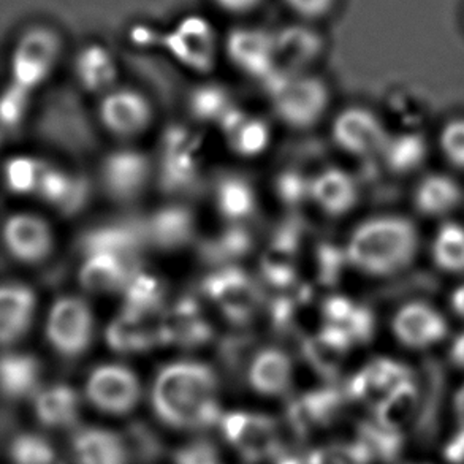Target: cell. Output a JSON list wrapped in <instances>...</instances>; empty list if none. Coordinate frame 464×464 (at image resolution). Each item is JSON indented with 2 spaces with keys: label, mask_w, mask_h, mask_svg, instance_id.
Listing matches in <instances>:
<instances>
[{
  "label": "cell",
  "mask_w": 464,
  "mask_h": 464,
  "mask_svg": "<svg viewBox=\"0 0 464 464\" xmlns=\"http://www.w3.org/2000/svg\"><path fill=\"white\" fill-rule=\"evenodd\" d=\"M151 402L159 420L176 430L214 427L224 415L214 371L190 360L173 362L157 372Z\"/></svg>",
  "instance_id": "6da1fadb"
},
{
  "label": "cell",
  "mask_w": 464,
  "mask_h": 464,
  "mask_svg": "<svg viewBox=\"0 0 464 464\" xmlns=\"http://www.w3.org/2000/svg\"><path fill=\"white\" fill-rule=\"evenodd\" d=\"M419 249V233L401 216H379L364 220L347 243V258L371 276H390L404 270Z\"/></svg>",
  "instance_id": "7a4b0ae2"
},
{
  "label": "cell",
  "mask_w": 464,
  "mask_h": 464,
  "mask_svg": "<svg viewBox=\"0 0 464 464\" xmlns=\"http://www.w3.org/2000/svg\"><path fill=\"white\" fill-rule=\"evenodd\" d=\"M220 431L228 446L249 463L279 457L281 434L276 420L249 411H230L220 419Z\"/></svg>",
  "instance_id": "3957f363"
},
{
  "label": "cell",
  "mask_w": 464,
  "mask_h": 464,
  "mask_svg": "<svg viewBox=\"0 0 464 464\" xmlns=\"http://www.w3.org/2000/svg\"><path fill=\"white\" fill-rule=\"evenodd\" d=\"M279 118L295 129H306L322 118L328 105V91L314 76H271Z\"/></svg>",
  "instance_id": "277c9868"
},
{
  "label": "cell",
  "mask_w": 464,
  "mask_h": 464,
  "mask_svg": "<svg viewBox=\"0 0 464 464\" xmlns=\"http://www.w3.org/2000/svg\"><path fill=\"white\" fill-rule=\"evenodd\" d=\"M84 396L102 414L121 417L139 406L141 383L139 376L124 364H101L89 374Z\"/></svg>",
  "instance_id": "5b68a950"
},
{
  "label": "cell",
  "mask_w": 464,
  "mask_h": 464,
  "mask_svg": "<svg viewBox=\"0 0 464 464\" xmlns=\"http://www.w3.org/2000/svg\"><path fill=\"white\" fill-rule=\"evenodd\" d=\"M46 338L63 357H80L94 336V315L88 303L76 296L57 300L46 319Z\"/></svg>",
  "instance_id": "8992f818"
},
{
  "label": "cell",
  "mask_w": 464,
  "mask_h": 464,
  "mask_svg": "<svg viewBox=\"0 0 464 464\" xmlns=\"http://www.w3.org/2000/svg\"><path fill=\"white\" fill-rule=\"evenodd\" d=\"M61 53V38L56 32L38 25L24 32L19 38L12 59L14 84L31 89L38 86L56 63Z\"/></svg>",
  "instance_id": "52a82bcc"
},
{
  "label": "cell",
  "mask_w": 464,
  "mask_h": 464,
  "mask_svg": "<svg viewBox=\"0 0 464 464\" xmlns=\"http://www.w3.org/2000/svg\"><path fill=\"white\" fill-rule=\"evenodd\" d=\"M333 137L338 146L352 156L382 154L390 135L376 114L364 108H349L333 124Z\"/></svg>",
  "instance_id": "ba28073f"
},
{
  "label": "cell",
  "mask_w": 464,
  "mask_h": 464,
  "mask_svg": "<svg viewBox=\"0 0 464 464\" xmlns=\"http://www.w3.org/2000/svg\"><path fill=\"white\" fill-rule=\"evenodd\" d=\"M392 330L409 349H428L446 338L449 325L438 309L427 303L412 302L396 311Z\"/></svg>",
  "instance_id": "9c48e42d"
},
{
  "label": "cell",
  "mask_w": 464,
  "mask_h": 464,
  "mask_svg": "<svg viewBox=\"0 0 464 464\" xmlns=\"http://www.w3.org/2000/svg\"><path fill=\"white\" fill-rule=\"evenodd\" d=\"M151 176L148 157L137 151H118L108 156L102 167V184L107 194L120 201L137 198Z\"/></svg>",
  "instance_id": "30bf717a"
},
{
  "label": "cell",
  "mask_w": 464,
  "mask_h": 464,
  "mask_svg": "<svg viewBox=\"0 0 464 464\" xmlns=\"http://www.w3.org/2000/svg\"><path fill=\"white\" fill-rule=\"evenodd\" d=\"M233 63L249 75L270 78L275 73V34L257 27H239L227 40Z\"/></svg>",
  "instance_id": "8fae6325"
},
{
  "label": "cell",
  "mask_w": 464,
  "mask_h": 464,
  "mask_svg": "<svg viewBox=\"0 0 464 464\" xmlns=\"http://www.w3.org/2000/svg\"><path fill=\"white\" fill-rule=\"evenodd\" d=\"M4 239L12 257L23 264H38L50 256L53 233L44 219L32 214H14L5 222Z\"/></svg>",
  "instance_id": "7c38bea8"
},
{
  "label": "cell",
  "mask_w": 464,
  "mask_h": 464,
  "mask_svg": "<svg viewBox=\"0 0 464 464\" xmlns=\"http://www.w3.org/2000/svg\"><path fill=\"white\" fill-rule=\"evenodd\" d=\"M322 50V38L308 25H294L275 34V73L298 75ZM270 76V78H271Z\"/></svg>",
  "instance_id": "4fadbf2b"
},
{
  "label": "cell",
  "mask_w": 464,
  "mask_h": 464,
  "mask_svg": "<svg viewBox=\"0 0 464 464\" xmlns=\"http://www.w3.org/2000/svg\"><path fill=\"white\" fill-rule=\"evenodd\" d=\"M101 116L110 132L120 137H132L150 124L151 107L139 92L120 89L103 99Z\"/></svg>",
  "instance_id": "5bb4252c"
},
{
  "label": "cell",
  "mask_w": 464,
  "mask_h": 464,
  "mask_svg": "<svg viewBox=\"0 0 464 464\" xmlns=\"http://www.w3.org/2000/svg\"><path fill=\"white\" fill-rule=\"evenodd\" d=\"M70 452L73 464H129L126 442L108 428L88 427L76 431Z\"/></svg>",
  "instance_id": "9a60e30c"
},
{
  "label": "cell",
  "mask_w": 464,
  "mask_h": 464,
  "mask_svg": "<svg viewBox=\"0 0 464 464\" xmlns=\"http://www.w3.org/2000/svg\"><path fill=\"white\" fill-rule=\"evenodd\" d=\"M169 51L181 63L195 69L208 70L213 63L214 32L207 21L188 18L167 38Z\"/></svg>",
  "instance_id": "2e32d148"
},
{
  "label": "cell",
  "mask_w": 464,
  "mask_h": 464,
  "mask_svg": "<svg viewBox=\"0 0 464 464\" xmlns=\"http://www.w3.org/2000/svg\"><path fill=\"white\" fill-rule=\"evenodd\" d=\"M247 381L258 395L276 398L289 392L294 381V364L281 349H264L252 358Z\"/></svg>",
  "instance_id": "e0dca14e"
},
{
  "label": "cell",
  "mask_w": 464,
  "mask_h": 464,
  "mask_svg": "<svg viewBox=\"0 0 464 464\" xmlns=\"http://www.w3.org/2000/svg\"><path fill=\"white\" fill-rule=\"evenodd\" d=\"M35 314V295L23 284H5L0 292V339L13 344L23 338Z\"/></svg>",
  "instance_id": "ac0fdd59"
},
{
  "label": "cell",
  "mask_w": 464,
  "mask_h": 464,
  "mask_svg": "<svg viewBox=\"0 0 464 464\" xmlns=\"http://www.w3.org/2000/svg\"><path fill=\"white\" fill-rule=\"evenodd\" d=\"M80 395L67 383H54L34 395V414L46 428L63 430L75 423L80 415Z\"/></svg>",
  "instance_id": "d6986e66"
},
{
  "label": "cell",
  "mask_w": 464,
  "mask_h": 464,
  "mask_svg": "<svg viewBox=\"0 0 464 464\" xmlns=\"http://www.w3.org/2000/svg\"><path fill=\"white\" fill-rule=\"evenodd\" d=\"M309 195L326 214L341 216L355 207L357 184L343 169H328L314 178Z\"/></svg>",
  "instance_id": "ffe728a7"
},
{
  "label": "cell",
  "mask_w": 464,
  "mask_h": 464,
  "mask_svg": "<svg viewBox=\"0 0 464 464\" xmlns=\"http://www.w3.org/2000/svg\"><path fill=\"white\" fill-rule=\"evenodd\" d=\"M129 264V260L111 254H89L80 273V283L92 294L126 289L133 277Z\"/></svg>",
  "instance_id": "44dd1931"
},
{
  "label": "cell",
  "mask_w": 464,
  "mask_h": 464,
  "mask_svg": "<svg viewBox=\"0 0 464 464\" xmlns=\"http://www.w3.org/2000/svg\"><path fill=\"white\" fill-rule=\"evenodd\" d=\"M343 408V396L333 390H319L303 395L290 408V419L296 430L308 433L311 428L330 425Z\"/></svg>",
  "instance_id": "7402d4cb"
},
{
  "label": "cell",
  "mask_w": 464,
  "mask_h": 464,
  "mask_svg": "<svg viewBox=\"0 0 464 464\" xmlns=\"http://www.w3.org/2000/svg\"><path fill=\"white\" fill-rule=\"evenodd\" d=\"M145 232L159 247L175 249L186 245L192 237L194 220L186 208H163L152 216Z\"/></svg>",
  "instance_id": "603a6c76"
},
{
  "label": "cell",
  "mask_w": 464,
  "mask_h": 464,
  "mask_svg": "<svg viewBox=\"0 0 464 464\" xmlns=\"http://www.w3.org/2000/svg\"><path fill=\"white\" fill-rule=\"evenodd\" d=\"M461 188L450 176L430 175L415 188V207L427 216H446L459 207Z\"/></svg>",
  "instance_id": "cb8c5ba5"
},
{
  "label": "cell",
  "mask_w": 464,
  "mask_h": 464,
  "mask_svg": "<svg viewBox=\"0 0 464 464\" xmlns=\"http://www.w3.org/2000/svg\"><path fill=\"white\" fill-rule=\"evenodd\" d=\"M417 409V389L412 383H401L389 396H385V400L377 404L376 423L383 430L402 434V430L414 420Z\"/></svg>",
  "instance_id": "d4e9b609"
},
{
  "label": "cell",
  "mask_w": 464,
  "mask_h": 464,
  "mask_svg": "<svg viewBox=\"0 0 464 464\" xmlns=\"http://www.w3.org/2000/svg\"><path fill=\"white\" fill-rule=\"evenodd\" d=\"M40 382V364L32 355L8 353L2 358V389L8 398L35 395Z\"/></svg>",
  "instance_id": "484cf974"
},
{
  "label": "cell",
  "mask_w": 464,
  "mask_h": 464,
  "mask_svg": "<svg viewBox=\"0 0 464 464\" xmlns=\"http://www.w3.org/2000/svg\"><path fill=\"white\" fill-rule=\"evenodd\" d=\"M406 382V371L390 363V362H379L363 372H360L351 383V395L357 400H376L379 395L387 393V396Z\"/></svg>",
  "instance_id": "4316f807"
},
{
  "label": "cell",
  "mask_w": 464,
  "mask_h": 464,
  "mask_svg": "<svg viewBox=\"0 0 464 464\" xmlns=\"http://www.w3.org/2000/svg\"><path fill=\"white\" fill-rule=\"evenodd\" d=\"M222 124L230 137L233 148L243 156H256L268 145L270 133L264 121L251 120L230 110L224 116Z\"/></svg>",
  "instance_id": "83f0119b"
},
{
  "label": "cell",
  "mask_w": 464,
  "mask_h": 464,
  "mask_svg": "<svg viewBox=\"0 0 464 464\" xmlns=\"http://www.w3.org/2000/svg\"><path fill=\"white\" fill-rule=\"evenodd\" d=\"M140 237L129 227H103L89 233L82 247L86 254H111L124 260H132L135 251L139 249Z\"/></svg>",
  "instance_id": "f1b7e54d"
},
{
  "label": "cell",
  "mask_w": 464,
  "mask_h": 464,
  "mask_svg": "<svg viewBox=\"0 0 464 464\" xmlns=\"http://www.w3.org/2000/svg\"><path fill=\"white\" fill-rule=\"evenodd\" d=\"M383 160L395 173H411L427 159V141L417 133H400L390 137L382 151Z\"/></svg>",
  "instance_id": "f546056e"
},
{
  "label": "cell",
  "mask_w": 464,
  "mask_h": 464,
  "mask_svg": "<svg viewBox=\"0 0 464 464\" xmlns=\"http://www.w3.org/2000/svg\"><path fill=\"white\" fill-rule=\"evenodd\" d=\"M431 252L440 270L464 273V227L457 222L440 226L434 235Z\"/></svg>",
  "instance_id": "4dcf8cb0"
},
{
  "label": "cell",
  "mask_w": 464,
  "mask_h": 464,
  "mask_svg": "<svg viewBox=\"0 0 464 464\" xmlns=\"http://www.w3.org/2000/svg\"><path fill=\"white\" fill-rule=\"evenodd\" d=\"M216 200L220 213L227 219H246L254 213L256 208V197L251 184L237 176H228L219 182Z\"/></svg>",
  "instance_id": "1f68e13d"
},
{
  "label": "cell",
  "mask_w": 464,
  "mask_h": 464,
  "mask_svg": "<svg viewBox=\"0 0 464 464\" xmlns=\"http://www.w3.org/2000/svg\"><path fill=\"white\" fill-rule=\"evenodd\" d=\"M152 333L140 322L137 314L127 313L108 330V343L118 352H141L151 347Z\"/></svg>",
  "instance_id": "d6a6232c"
},
{
  "label": "cell",
  "mask_w": 464,
  "mask_h": 464,
  "mask_svg": "<svg viewBox=\"0 0 464 464\" xmlns=\"http://www.w3.org/2000/svg\"><path fill=\"white\" fill-rule=\"evenodd\" d=\"M211 292L230 313H246L254 303L252 285L239 273H227L216 277Z\"/></svg>",
  "instance_id": "836d02e7"
},
{
  "label": "cell",
  "mask_w": 464,
  "mask_h": 464,
  "mask_svg": "<svg viewBox=\"0 0 464 464\" xmlns=\"http://www.w3.org/2000/svg\"><path fill=\"white\" fill-rule=\"evenodd\" d=\"M13 464H56L57 455L48 440L34 433L14 436L8 449Z\"/></svg>",
  "instance_id": "e575fe53"
},
{
  "label": "cell",
  "mask_w": 464,
  "mask_h": 464,
  "mask_svg": "<svg viewBox=\"0 0 464 464\" xmlns=\"http://www.w3.org/2000/svg\"><path fill=\"white\" fill-rule=\"evenodd\" d=\"M360 440L370 447L371 452L385 463H395L400 459L404 438L401 433H393L383 430L377 423H362L360 425Z\"/></svg>",
  "instance_id": "d590c367"
},
{
  "label": "cell",
  "mask_w": 464,
  "mask_h": 464,
  "mask_svg": "<svg viewBox=\"0 0 464 464\" xmlns=\"http://www.w3.org/2000/svg\"><path fill=\"white\" fill-rule=\"evenodd\" d=\"M374 455L363 440L319 447L309 453L306 464H370Z\"/></svg>",
  "instance_id": "8d00e7d4"
},
{
  "label": "cell",
  "mask_w": 464,
  "mask_h": 464,
  "mask_svg": "<svg viewBox=\"0 0 464 464\" xmlns=\"http://www.w3.org/2000/svg\"><path fill=\"white\" fill-rule=\"evenodd\" d=\"M78 75L91 91L107 88L113 82L114 67L103 50H88L78 63Z\"/></svg>",
  "instance_id": "74e56055"
},
{
  "label": "cell",
  "mask_w": 464,
  "mask_h": 464,
  "mask_svg": "<svg viewBox=\"0 0 464 464\" xmlns=\"http://www.w3.org/2000/svg\"><path fill=\"white\" fill-rule=\"evenodd\" d=\"M44 165L27 157H16L6 163V184L14 194L37 192Z\"/></svg>",
  "instance_id": "f35d334b"
},
{
  "label": "cell",
  "mask_w": 464,
  "mask_h": 464,
  "mask_svg": "<svg viewBox=\"0 0 464 464\" xmlns=\"http://www.w3.org/2000/svg\"><path fill=\"white\" fill-rule=\"evenodd\" d=\"M76 182H78V178H70L59 169L44 167V175L40 178V184H38L37 194L44 200L63 211V208L67 207V203H69L70 197L75 192Z\"/></svg>",
  "instance_id": "ab89813d"
},
{
  "label": "cell",
  "mask_w": 464,
  "mask_h": 464,
  "mask_svg": "<svg viewBox=\"0 0 464 464\" xmlns=\"http://www.w3.org/2000/svg\"><path fill=\"white\" fill-rule=\"evenodd\" d=\"M190 110L198 120H224L230 111L228 94L218 86H203L192 94Z\"/></svg>",
  "instance_id": "60d3db41"
},
{
  "label": "cell",
  "mask_w": 464,
  "mask_h": 464,
  "mask_svg": "<svg viewBox=\"0 0 464 464\" xmlns=\"http://www.w3.org/2000/svg\"><path fill=\"white\" fill-rule=\"evenodd\" d=\"M129 313L143 314L152 309L160 300L159 284L150 276H135L127 284Z\"/></svg>",
  "instance_id": "b9f144b4"
},
{
  "label": "cell",
  "mask_w": 464,
  "mask_h": 464,
  "mask_svg": "<svg viewBox=\"0 0 464 464\" xmlns=\"http://www.w3.org/2000/svg\"><path fill=\"white\" fill-rule=\"evenodd\" d=\"M440 148L455 167L464 169V120L452 121L444 127Z\"/></svg>",
  "instance_id": "7bdbcfd3"
},
{
  "label": "cell",
  "mask_w": 464,
  "mask_h": 464,
  "mask_svg": "<svg viewBox=\"0 0 464 464\" xmlns=\"http://www.w3.org/2000/svg\"><path fill=\"white\" fill-rule=\"evenodd\" d=\"M281 2L303 23H314L325 18L338 4V0H281Z\"/></svg>",
  "instance_id": "ee69618b"
},
{
  "label": "cell",
  "mask_w": 464,
  "mask_h": 464,
  "mask_svg": "<svg viewBox=\"0 0 464 464\" xmlns=\"http://www.w3.org/2000/svg\"><path fill=\"white\" fill-rule=\"evenodd\" d=\"M27 94L29 91L21 88L13 82L10 88L6 89L4 99H2V122L4 126H16L19 121L23 120L27 108Z\"/></svg>",
  "instance_id": "f6af8a7d"
},
{
  "label": "cell",
  "mask_w": 464,
  "mask_h": 464,
  "mask_svg": "<svg viewBox=\"0 0 464 464\" xmlns=\"http://www.w3.org/2000/svg\"><path fill=\"white\" fill-rule=\"evenodd\" d=\"M175 464H222V461L211 444L194 442L176 453Z\"/></svg>",
  "instance_id": "bcb514c9"
},
{
  "label": "cell",
  "mask_w": 464,
  "mask_h": 464,
  "mask_svg": "<svg viewBox=\"0 0 464 464\" xmlns=\"http://www.w3.org/2000/svg\"><path fill=\"white\" fill-rule=\"evenodd\" d=\"M211 4L224 14L247 16L257 12L264 4V0H211Z\"/></svg>",
  "instance_id": "7dc6e473"
},
{
  "label": "cell",
  "mask_w": 464,
  "mask_h": 464,
  "mask_svg": "<svg viewBox=\"0 0 464 464\" xmlns=\"http://www.w3.org/2000/svg\"><path fill=\"white\" fill-rule=\"evenodd\" d=\"M444 457L452 464H464V428L453 436L444 449Z\"/></svg>",
  "instance_id": "c3c4849f"
},
{
  "label": "cell",
  "mask_w": 464,
  "mask_h": 464,
  "mask_svg": "<svg viewBox=\"0 0 464 464\" xmlns=\"http://www.w3.org/2000/svg\"><path fill=\"white\" fill-rule=\"evenodd\" d=\"M450 358L453 363L464 370V332L459 333V336L453 339L450 345Z\"/></svg>",
  "instance_id": "681fc988"
},
{
  "label": "cell",
  "mask_w": 464,
  "mask_h": 464,
  "mask_svg": "<svg viewBox=\"0 0 464 464\" xmlns=\"http://www.w3.org/2000/svg\"><path fill=\"white\" fill-rule=\"evenodd\" d=\"M450 306L453 313L464 319V284H459L450 295Z\"/></svg>",
  "instance_id": "f907efd6"
},
{
  "label": "cell",
  "mask_w": 464,
  "mask_h": 464,
  "mask_svg": "<svg viewBox=\"0 0 464 464\" xmlns=\"http://www.w3.org/2000/svg\"><path fill=\"white\" fill-rule=\"evenodd\" d=\"M455 411H457L459 419L464 425V385L459 390L457 396H455Z\"/></svg>",
  "instance_id": "816d5d0a"
},
{
  "label": "cell",
  "mask_w": 464,
  "mask_h": 464,
  "mask_svg": "<svg viewBox=\"0 0 464 464\" xmlns=\"http://www.w3.org/2000/svg\"><path fill=\"white\" fill-rule=\"evenodd\" d=\"M276 464H306V459L302 461V459H295V457H279L276 459Z\"/></svg>",
  "instance_id": "f5cc1de1"
}]
</instances>
